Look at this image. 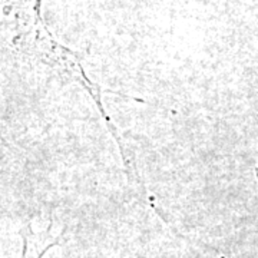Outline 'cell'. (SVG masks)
<instances>
[{"mask_svg":"<svg viewBox=\"0 0 258 258\" xmlns=\"http://www.w3.org/2000/svg\"><path fill=\"white\" fill-rule=\"evenodd\" d=\"M40 6L42 0H2L3 57L37 76L82 88L95 102L102 122L119 148L129 185L144 203L151 205L152 198L139 176L134 152L125 148L119 131L105 111L101 86L86 76L79 56L50 35L40 15Z\"/></svg>","mask_w":258,"mask_h":258,"instance_id":"1","label":"cell"},{"mask_svg":"<svg viewBox=\"0 0 258 258\" xmlns=\"http://www.w3.org/2000/svg\"><path fill=\"white\" fill-rule=\"evenodd\" d=\"M255 175H257V179H258V166H255Z\"/></svg>","mask_w":258,"mask_h":258,"instance_id":"3","label":"cell"},{"mask_svg":"<svg viewBox=\"0 0 258 258\" xmlns=\"http://www.w3.org/2000/svg\"><path fill=\"white\" fill-rule=\"evenodd\" d=\"M50 230L52 225H49V228L43 232H35L32 230V224L26 222L25 227L20 230V237L23 241L20 258H42L46 254L47 249L55 247L57 238L52 237Z\"/></svg>","mask_w":258,"mask_h":258,"instance_id":"2","label":"cell"}]
</instances>
